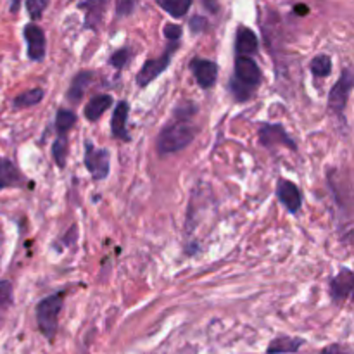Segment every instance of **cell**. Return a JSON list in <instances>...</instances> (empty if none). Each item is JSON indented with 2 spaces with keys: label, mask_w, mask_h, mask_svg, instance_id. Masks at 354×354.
I'll use <instances>...</instances> for the list:
<instances>
[{
  "label": "cell",
  "mask_w": 354,
  "mask_h": 354,
  "mask_svg": "<svg viewBox=\"0 0 354 354\" xmlns=\"http://www.w3.org/2000/svg\"><path fill=\"white\" fill-rule=\"evenodd\" d=\"M197 128L192 124V120H175L166 124L158 137V152L161 156L175 154L183 151L194 142Z\"/></svg>",
  "instance_id": "1"
},
{
  "label": "cell",
  "mask_w": 354,
  "mask_h": 354,
  "mask_svg": "<svg viewBox=\"0 0 354 354\" xmlns=\"http://www.w3.org/2000/svg\"><path fill=\"white\" fill-rule=\"evenodd\" d=\"M64 304V297L62 292L52 294V296L44 297L40 303L37 304V324L41 334L47 339H54L55 332H57V320L59 313Z\"/></svg>",
  "instance_id": "2"
},
{
  "label": "cell",
  "mask_w": 354,
  "mask_h": 354,
  "mask_svg": "<svg viewBox=\"0 0 354 354\" xmlns=\"http://www.w3.org/2000/svg\"><path fill=\"white\" fill-rule=\"evenodd\" d=\"M178 45L180 44H171V41H168V44H166V48H165V52H162L161 57L149 59V61L144 62V66H142L140 71H138V75H137L138 86L151 85V83L154 82V80L158 78V76L161 75V73H165L166 69H168L169 62H171L173 54H175V52H176Z\"/></svg>",
  "instance_id": "3"
},
{
  "label": "cell",
  "mask_w": 354,
  "mask_h": 354,
  "mask_svg": "<svg viewBox=\"0 0 354 354\" xmlns=\"http://www.w3.org/2000/svg\"><path fill=\"white\" fill-rule=\"evenodd\" d=\"M85 168L93 180L100 182L109 176L111 154L107 149H99L90 140L85 142Z\"/></svg>",
  "instance_id": "4"
},
{
  "label": "cell",
  "mask_w": 354,
  "mask_h": 354,
  "mask_svg": "<svg viewBox=\"0 0 354 354\" xmlns=\"http://www.w3.org/2000/svg\"><path fill=\"white\" fill-rule=\"evenodd\" d=\"M353 71L349 68H346L344 71H342L341 80L332 86L330 93H328V107H330L332 113H335L337 116H342L346 106H348L349 95H351L353 92Z\"/></svg>",
  "instance_id": "5"
},
{
  "label": "cell",
  "mask_w": 354,
  "mask_h": 354,
  "mask_svg": "<svg viewBox=\"0 0 354 354\" xmlns=\"http://www.w3.org/2000/svg\"><path fill=\"white\" fill-rule=\"evenodd\" d=\"M261 78L263 73L254 59L249 57V55H237V59H235V82L254 90L261 83Z\"/></svg>",
  "instance_id": "6"
},
{
  "label": "cell",
  "mask_w": 354,
  "mask_h": 354,
  "mask_svg": "<svg viewBox=\"0 0 354 354\" xmlns=\"http://www.w3.org/2000/svg\"><path fill=\"white\" fill-rule=\"evenodd\" d=\"M23 35L24 40H26L28 57L37 62L44 61L45 54H47V38H45L44 30L38 24L30 23L24 26Z\"/></svg>",
  "instance_id": "7"
},
{
  "label": "cell",
  "mask_w": 354,
  "mask_h": 354,
  "mask_svg": "<svg viewBox=\"0 0 354 354\" xmlns=\"http://www.w3.org/2000/svg\"><path fill=\"white\" fill-rule=\"evenodd\" d=\"M190 71L196 76L197 85L204 90L213 88L214 83L218 80V73H220V68L214 61H209V59H192L189 64Z\"/></svg>",
  "instance_id": "8"
},
{
  "label": "cell",
  "mask_w": 354,
  "mask_h": 354,
  "mask_svg": "<svg viewBox=\"0 0 354 354\" xmlns=\"http://www.w3.org/2000/svg\"><path fill=\"white\" fill-rule=\"evenodd\" d=\"M259 142L265 147L272 149L275 145H287L290 151H296L297 145L296 142L290 138V135L287 133L286 128L282 124H272V123H263L259 128Z\"/></svg>",
  "instance_id": "9"
},
{
  "label": "cell",
  "mask_w": 354,
  "mask_h": 354,
  "mask_svg": "<svg viewBox=\"0 0 354 354\" xmlns=\"http://www.w3.org/2000/svg\"><path fill=\"white\" fill-rule=\"evenodd\" d=\"M277 197L290 214H297L303 207V196H301L299 187L290 182V180H279V183H277Z\"/></svg>",
  "instance_id": "10"
},
{
  "label": "cell",
  "mask_w": 354,
  "mask_h": 354,
  "mask_svg": "<svg viewBox=\"0 0 354 354\" xmlns=\"http://www.w3.org/2000/svg\"><path fill=\"white\" fill-rule=\"evenodd\" d=\"M354 289V273L353 270L342 268L334 279L330 280V296L335 303L349 299Z\"/></svg>",
  "instance_id": "11"
},
{
  "label": "cell",
  "mask_w": 354,
  "mask_h": 354,
  "mask_svg": "<svg viewBox=\"0 0 354 354\" xmlns=\"http://www.w3.org/2000/svg\"><path fill=\"white\" fill-rule=\"evenodd\" d=\"M128 114H130V104L127 100H121V102L116 104L113 118H111V130H113V135L124 142L130 140V135H128L127 130Z\"/></svg>",
  "instance_id": "12"
},
{
  "label": "cell",
  "mask_w": 354,
  "mask_h": 354,
  "mask_svg": "<svg viewBox=\"0 0 354 354\" xmlns=\"http://www.w3.org/2000/svg\"><path fill=\"white\" fill-rule=\"evenodd\" d=\"M107 3H109V0H83L80 3V9L85 10V28H92V30L99 28V24L102 23L104 12L107 9Z\"/></svg>",
  "instance_id": "13"
},
{
  "label": "cell",
  "mask_w": 354,
  "mask_h": 354,
  "mask_svg": "<svg viewBox=\"0 0 354 354\" xmlns=\"http://www.w3.org/2000/svg\"><path fill=\"white\" fill-rule=\"evenodd\" d=\"M259 48L258 37L254 31L248 26H239L237 37H235V52L237 55H254Z\"/></svg>",
  "instance_id": "14"
},
{
  "label": "cell",
  "mask_w": 354,
  "mask_h": 354,
  "mask_svg": "<svg viewBox=\"0 0 354 354\" xmlns=\"http://www.w3.org/2000/svg\"><path fill=\"white\" fill-rule=\"evenodd\" d=\"M114 104L113 95L109 93H99V95H93L92 99L86 102L85 106V118L88 121H99L102 118V114L109 109Z\"/></svg>",
  "instance_id": "15"
},
{
  "label": "cell",
  "mask_w": 354,
  "mask_h": 354,
  "mask_svg": "<svg viewBox=\"0 0 354 354\" xmlns=\"http://www.w3.org/2000/svg\"><path fill=\"white\" fill-rule=\"evenodd\" d=\"M93 82V73L88 71V69H85V71H80L78 75L73 78L71 85H69V90H68V100L71 104H78L80 100L83 99V95H85L86 88H88L90 85H92Z\"/></svg>",
  "instance_id": "16"
},
{
  "label": "cell",
  "mask_w": 354,
  "mask_h": 354,
  "mask_svg": "<svg viewBox=\"0 0 354 354\" xmlns=\"http://www.w3.org/2000/svg\"><path fill=\"white\" fill-rule=\"evenodd\" d=\"M23 182V173L17 169V166L9 159L0 158V190L9 189V187H21Z\"/></svg>",
  "instance_id": "17"
},
{
  "label": "cell",
  "mask_w": 354,
  "mask_h": 354,
  "mask_svg": "<svg viewBox=\"0 0 354 354\" xmlns=\"http://www.w3.org/2000/svg\"><path fill=\"white\" fill-rule=\"evenodd\" d=\"M304 344L303 339H292V337H279L268 346V354H279V353H296L301 346Z\"/></svg>",
  "instance_id": "18"
},
{
  "label": "cell",
  "mask_w": 354,
  "mask_h": 354,
  "mask_svg": "<svg viewBox=\"0 0 354 354\" xmlns=\"http://www.w3.org/2000/svg\"><path fill=\"white\" fill-rule=\"evenodd\" d=\"M158 3L169 16L180 19V17H183L189 12L190 6H192V0H158Z\"/></svg>",
  "instance_id": "19"
},
{
  "label": "cell",
  "mask_w": 354,
  "mask_h": 354,
  "mask_svg": "<svg viewBox=\"0 0 354 354\" xmlns=\"http://www.w3.org/2000/svg\"><path fill=\"white\" fill-rule=\"evenodd\" d=\"M310 71L313 73V76H317V78H327V76H330V73H332L330 55L320 54V55H317V57L311 59Z\"/></svg>",
  "instance_id": "20"
},
{
  "label": "cell",
  "mask_w": 354,
  "mask_h": 354,
  "mask_svg": "<svg viewBox=\"0 0 354 354\" xmlns=\"http://www.w3.org/2000/svg\"><path fill=\"white\" fill-rule=\"evenodd\" d=\"M41 100H44V90H26V92L19 93V95L14 99V107H16V109H21V107H33L37 106V104H40Z\"/></svg>",
  "instance_id": "21"
},
{
  "label": "cell",
  "mask_w": 354,
  "mask_h": 354,
  "mask_svg": "<svg viewBox=\"0 0 354 354\" xmlns=\"http://www.w3.org/2000/svg\"><path fill=\"white\" fill-rule=\"evenodd\" d=\"M76 114L69 109H59L55 116V130L57 135H68V131L75 127Z\"/></svg>",
  "instance_id": "22"
},
{
  "label": "cell",
  "mask_w": 354,
  "mask_h": 354,
  "mask_svg": "<svg viewBox=\"0 0 354 354\" xmlns=\"http://www.w3.org/2000/svg\"><path fill=\"white\" fill-rule=\"evenodd\" d=\"M66 156H68V140H66V135H59L52 144V158L59 168L66 166Z\"/></svg>",
  "instance_id": "23"
},
{
  "label": "cell",
  "mask_w": 354,
  "mask_h": 354,
  "mask_svg": "<svg viewBox=\"0 0 354 354\" xmlns=\"http://www.w3.org/2000/svg\"><path fill=\"white\" fill-rule=\"evenodd\" d=\"M48 0H26V10L31 19H40L44 16V10L47 9Z\"/></svg>",
  "instance_id": "24"
},
{
  "label": "cell",
  "mask_w": 354,
  "mask_h": 354,
  "mask_svg": "<svg viewBox=\"0 0 354 354\" xmlns=\"http://www.w3.org/2000/svg\"><path fill=\"white\" fill-rule=\"evenodd\" d=\"M130 57H131V54H130V50H128V48H120V50H116L113 55H111L109 62L113 64V68L120 69V71H121V69H123L124 66L128 64Z\"/></svg>",
  "instance_id": "25"
},
{
  "label": "cell",
  "mask_w": 354,
  "mask_h": 354,
  "mask_svg": "<svg viewBox=\"0 0 354 354\" xmlns=\"http://www.w3.org/2000/svg\"><path fill=\"white\" fill-rule=\"evenodd\" d=\"M138 0H116V14L118 17H127L137 7Z\"/></svg>",
  "instance_id": "26"
},
{
  "label": "cell",
  "mask_w": 354,
  "mask_h": 354,
  "mask_svg": "<svg viewBox=\"0 0 354 354\" xmlns=\"http://www.w3.org/2000/svg\"><path fill=\"white\" fill-rule=\"evenodd\" d=\"M162 33H165V38L166 41H171V44H180V38H182V26H178V24H166L165 30H162Z\"/></svg>",
  "instance_id": "27"
},
{
  "label": "cell",
  "mask_w": 354,
  "mask_h": 354,
  "mask_svg": "<svg viewBox=\"0 0 354 354\" xmlns=\"http://www.w3.org/2000/svg\"><path fill=\"white\" fill-rule=\"evenodd\" d=\"M12 283L9 280H0V306L12 303Z\"/></svg>",
  "instance_id": "28"
},
{
  "label": "cell",
  "mask_w": 354,
  "mask_h": 354,
  "mask_svg": "<svg viewBox=\"0 0 354 354\" xmlns=\"http://www.w3.org/2000/svg\"><path fill=\"white\" fill-rule=\"evenodd\" d=\"M206 19L201 16H194L192 19H190V30H192V33H203L204 30H206Z\"/></svg>",
  "instance_id": "29"
},
{
  "label": "cell",
  "mask_w": 354,
  "mask_h": 354,
  "mask_svg": "<svg viewBox=\"0 0 354 354\" xmlns=\"http://www.w3.org/2000/svg\"><path fill=\"white\" fill-rule=\"evenodd\" d=\"M203 6L206 7L207 12H211V14L218 12V0H203Z\"/></svg>",
  "instance_id": "30"
},
{
  "label": "cell",
  "mask_w": 354,
  "mask_h": 354,
  "mask_svg": "<svg viewBox=\"0 0 354 354\" xmlns=\"http://www.w3.org/2000/svg\"><path fill=\"white\" fill-rule=\"evenodd\" d=\"M320 354H348V353L342 351V349L339 348V346H330V348H325Z\"/></svg>",
  "instance_id": "31"
}]
</instances>
